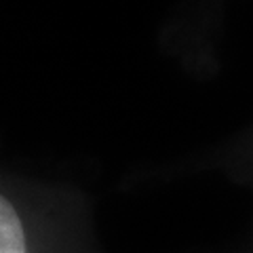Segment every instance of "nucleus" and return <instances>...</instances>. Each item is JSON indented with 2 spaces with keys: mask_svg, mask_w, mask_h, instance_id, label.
<instances>
[{
  "mask_svg": "<svg viewBox=\"0 0 253 253\" xmlns=\"http://www.w3.org/2000/svg\"><path fill=\"white\" fill-rule=\"evenodd\" d=\"M0 253H28L26 230L15 207L0 194Z\"/></svg>",
  "mask_w": 253,
  "mask_h": 253,
  "instance_id": "nucleus-1",
  "label": "nucleus"
}]
</instances>
